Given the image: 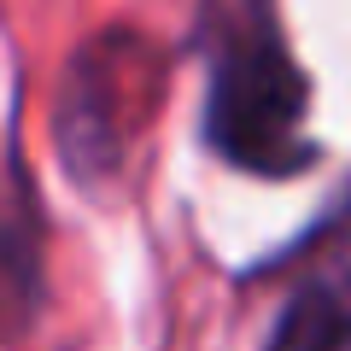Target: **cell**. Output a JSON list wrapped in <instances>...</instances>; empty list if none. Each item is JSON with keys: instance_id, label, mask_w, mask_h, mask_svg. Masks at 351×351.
I'll return each mask as SVG.
<instances>
[{"instance_id": "7a4b0ae2", "label": "cell", "mask_w": 351, "mask_h": 351, "mask_svg": "<svg viewBox=\"0 0 351 351\" xmlns=\"http://www.w3.org/2000/svg\"><path fill=\"white\" fill-rule=\"evenodd\" d=\"M123 53V36H106L94 53H82L71 71V88H64V112H59V141L64 152H71L76 170H100V164H117V152H123L129 141V123H135V94H129V82H135V71L147 59H117Z\"/></svg>"}, {"instance_id": "3957f363", "label": "cell", "mask_w": 351, "mask_h": 351, "mask_svg": "<svg viewBox=\"0 0 351 351\" xmlns=\"http://www.w3.org/2000/svg\"><path fill=\"white\" fill-rule=\"evenodd\" d=\"M269 351H351V287H311L287 304Z\"/></svg>"}, {"instance_id": "6da1fadb", "label": "cell", "mask_w": 351, "mask_h": 351, "mask_svg": "<svg viewBox=\"0 0 351 351\" xmlns=\"http://www.w3.org/2000/svg\"><path fill=\"white\" fill-rule=\"evenodd\" d=\"M211 47V147L258 176H287L311 164L304 135V76L263 0H217Z\"/></svg>"}]
</instances>
